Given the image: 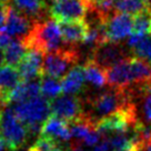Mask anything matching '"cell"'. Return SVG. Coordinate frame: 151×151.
<instances>
[{
  "label": "cell",
  "instance_id": "24",
  "mask_svg": "<svg viewBox=\"0 0 151 151\" xmlns=\"http://www.w3.org/2000/svg\"><path fill=\"white\" fill-rule=\"evenodd\" d=\"M92 151H113L109 138H104L97 146L93 147Z\"/></svg>",
  "mask_w": 151,
  "mask_h": 151
},
{
  "label": "cell",
  "instance_id": "29",
  "mask_svg": "<svg viewBox=\"0 0 151 151\" xmlns=\"http://www.w3.org/2000/svg\"><path fill=\"white\" fill-rule=\"evenodd\" d=\"M7 1H8V0H0V5H1V4H5Z\"/></svg>",
  "mask_w": 151,
  "mask_h": 151
},
{
  "label": "cell",
  "instance_id": "11",
  "mask_svg": "<svg viewBox=\"0 0 151 151\" xmlns=\"http://www.w3.org/2000/svg\"><path fill=\"white\" fill-rule=\"evenodd\" d=\"M32 26L33 24L26 14L20 12L17 8H14L12 6L9 5L4 29L11 37H17V36L26 37L32 29Z\"/></svg>",
  "mask_w": 151,
  "mask_h": 151
},
{
  "label": "cell",
  "instance_id": "3",
  "mask_svg": "<svg viewBox=\"0 0 151 151\" xmlns=\"http://www.w3.org/2000/svg\"><path fill=\"white\" fill-rule=\"evenodd\" d=\"M28 134V128L16 114L12 107L0 110V137L8 150L18 151L21 149L27 142Z\"/></svg>",
  "mask_w": 151,
  "mask_h": 151
},
{
  "label": "cell",
  "instance_id": "18",
  "mask_svg": "<svg viewBox=\"0 0 151 151\" xmlns=\"http://www.w3.org/2000/svg\"><path fill=\"white\" fill-rule=\"evenodd\" d=\"M28 49L22 41V39L12 40L9 46L4 50V61L6 62V65L16 68L22 61Z\"/></svg>",
  "mask_w": 151,
  "mask_h": 151
},
{
  "label": "cell",
  "instance_id": "5",
  "mask_svg": "<svg viewBox=\"0 0 151 151\" xmlns=\"http://www.w3.org/2000/svg\"><path fill=\"white\" fill-rule=\"evenodd\" d=\"M79 60L75 48H61L46 53L43 57V76L62 79Z\"/></svg>",
  "mask_w": 151,
  "mask_h": 151
},
{
  "label": "cell",
  "instance_id": "10",
  "mask_svg": "<svg viewBox=\"0 0 151 151\" xmlns=\"http://www.w3.org/2000/svg\"><path fill=\"white\" fill-rule=\"evenodd\" d=\"M43 57L45 55L37 50H28L22 61L18 66L19 75L22 81L35 80L43 76Z\"/></svg>",
  "mask_w": 151,
  "mask_h": 151
},
{
  "label": "cell",
  "instance_id": "13",
  "mask_svg": "<svg viewBox=\"0 0 151 151\" xmlns=\"http://www.w3.org/2000/svg\"><path fill=\"white\" fill-rule=\"evenodd\" d=\"M40 93H41V85L39 80L35 79L30 81H21L9 93L7 98V104L33 99L39 97Z\"/></svg>",
  "mask_w": 151,
  "mask_h": 151
},
{
  "label": "cell",
  "instance_id": "19",
  "mask_svg": "<svg viewBox=\"0 0 151 151\" xmlns=\"http://www.w3.org/2000/svg\"><path fill=\"white\" fill-rule=\"evenodd\" d=\"M14 4L20 12L31 19H40L47 10L43 0H14Z\"/></svg>",
  "mask_w": 151,
  "mask_h": 151
},
{
  "label": "cell",
  "instance_id": "20",
  "mask_svg": "<svg viewBox=\"0 0 151 151\" xmlns=\"http://www.w3.org/2000/svg\"><path fill=\"white\" fill-rule=\"evenodd\" d=\"M40 85H41V93L47 99H56L62 92L61 81H59L56 78L49 77V76L41 77Z\"/></svg>",
  "mask_w": 151,
  "mask_h": 151
},
{
  "label": "cell",
  "instance_id": "14",
  "mask_svg": "<svg viewBox=\"0 0 151 151\" xmlns=\"http://www.w3.org/2000/svg\"><path fill=\"white\" fill-rule=\"evenodd\" d=\"M61 29L63 41L67 45H76V43L83 42L88 32L89 26L85 20L79 21H66L59 22Z\"/></svg>",
  "mask_w": 151,
  "mask_h": 151
},
{
  "label": "cell",
  "instance_id": "1",
  "mask_svg": "<svg viewBox=\"0 0 151 151\" xmlns=\"http://www.w3.org/2000/svg\"><path fill=\"white\" fill-rule=\"evenodd\" d=\"M21 39L28 50H37L43 55L61 49L65 42L56 20L36 21L30 32Z\"/></svg>",
  "mask_w": 151,
  "mask_h": 151
},
{
  "label": "cell",
  "instance_id": "7",
  "mask_svg": "<svg viewBox=\"0 0 151 151\" xmlns=\"http://www.w3.org/2000/svg\"><path fill=\"white\" fill-rule=\"evenodd\" d=\"M51 114L68 123L81 119L86 113L81 100L75 94H65L50 101Z\"/></svg>",
  "mask_w": 151,
  "mask_h": 151
},
{
  "label": "cell",
  "instance_id": "17",
  "mask_svg": "<svg viewBox=\"0 0 151 151\" xmlns=\"http://www.w3.org/2000/svg\"><path fill=\"white\" fill-rule=\"evenodd\" d=\"M85 72L86 80L96 88H102L107 82V71L98 66L96 62L90 58L82 66Z\"/></svg>",
  "mask_w": 151,
  "mask_h": 151
},
{
  "label": "cell",
  "instance_id": "8",
  "mask_svg": "<svg viewBox=\"0 0 151 151\" xmlns=\"http://www.w3.org/2000/svg\"><path fill=\"white\" fill-rule=\"evenodd\" d=\"M127 58H129L127 49L122 45L113 41H106L96 47L91 57V59L106 71Z\"/></svg>",
  "mask_w": 151,
  "mask_h": 151
},
{
  "label": "cell",
  "instance_id": "27",
  "mask_svg": "<svg viewBox=\"0 0 151 151\" xmlns=\"http://www.w3.org/2000/svg\"><path fill=\"white\" fill-rule=\"evenodd\" d=\"M6 148V145L5 142H4V140H2V138L0 137V151H4Z\"/></svg>",
  "mask_w": 151,
  "mask_h": 151
},
{
  "label": "cell",
  "instance_id": "9",
  "mask_svg": "<svg viewBox=\"0 0 151 151\" xmlns=\"http://www.w3.org/2000/svg\"><path fill=\"white\" fill-rule=\"evenodd\" d=\"M104 27L107 40L118 42L133 32V18L130 14L114 12L106 20Z\"/></svg>",
  "mask_w": 151,
  "mask_h": 151
},
{
  "label": "cell",
  "instance_id": "2",
  "mask_svg": "<svg viewBox=\"0 0 151 151\" xmlns=\"http://www.w3.org/2000/svg\"><path fill=\"white\" fill-rule=\"evenodd\" d=\"M12 109L20 120L27 126L29 134L31 136L37 134L38 132L40 133L42 124L51 113L50 100L40 96L27 101L14 104Z\"/></svg>",
  "mask_w": 151,
  "mask_h": 151
},
{
  "label": "cell",
  "instance_id": "15",
  "mask_svg": "<svg viewBox=\"0 0 151 151\" xmlns=\"http://www.w3.org/2000/svg\"><path fill=\"white\" fill-rule=\"evenodd\" d=\"M127 46L136 58L151 65V35L132 32L128 37Z\"/></svg>",
  "mask_w": 151,
  "mask_h": 151
},
{
  "label": "cell",
  "instance_id": "30",
  "mask_svg": "<svg viewBox=\"0 0 151 151\" xmlns=\"http://www.w3.org/2000/svg\"><path fill=\"white\" fill-rule=\"evenodd\" d=\"M137 151H138V149H137Z\"/></svg>",
  "mask_w": 151,
  "mask_h": 151
},
{
  "label": "cell",
  "instance_id": "28",
  "mask_svg": "<svg viewBox=\"0 0 151 151\" xmlns=\"http://www.w3.org/2000/svg\"><path fill=\"white\" fill-rule=\"evenodd\" d=\"M2 62H4V52H1L0 49V67L2 66Z\"/></svg>",
  "mask_w": 151,
  "mask_h": 151
},
{
  "label": "cell",
  "instance_id": "25",
  "mask_svg": "<svg viewBox=\"0 0 151 151\" xmlns=\"http://www.w3.org/2000/svg\"><path fill=\"white\" fill-rule=\"evenodd\" d=\"M8 1L5 4H1L0 5V30H2L4 24H6V19H7V12H8Z\"/></svg>",
  "mask_w": 151,
  "mask_h": 151
},
{
  "label": "cell",
  "instance_id": "22",
  "mask_svg": "<svg viewBox=\"0 0 151 151\" xmlns=\"http://www.w3.org/2000/svg\"><path fill=\"white\" fill-rule=\"evenodd\" d=\"M146 1L143 0H114V9L117 12L127 14H137L147 8Z\"/></svg>",
  "mask_w": 151,
  "mask_h": 151
},
{
  "label": "cell",
  "instance_id": "6",
  "mask_svg": "<svg viewBox=\"0 0 151 151\" xmlns=\"http://www.w3.org/2000/svg\"><path fill=\"white\" fill-rule=\"evenodd\" d=\"M90 8V0H51L49 14L58 22L83 20Z\"/></svg>",
  "mask_w": 151,
  "mask_h": 151
},
{
  "label": "cell",
  "instance_id": "23",
  "mask_svg": "<svg viewBox=\"0 0 151 151\" xmlns=\"http://www.w3.org/2000/svg\"><path fill=\"white\" fill-rule=\"evenodd\" d=\"M11 38L12 37L6 31L5 29L0 30V49H4V50H5L6 48L10 45V42L12 41Z\"/></svg>",
  "mask_w": 151,
  "mask_h": 151
},
{
  "label": "cell",
  "instance_id": "21",
  "mask_svg": "<svg viewBox=\"0 0 151 151\" xmlns=\"http://www.w3.org/2000/svg\"><path fill=\"white\" fill-rule=\"evenodd\" d=\"M133 32L151 35V8L147 7L133 18Z\"/></svg>",
  "mask_w": 151,
  "mask_h": 151
},
{
  "label": "cell",
  "instance_id": "16",
  "mask_svg": "<svg viewBox=\"0 0 151 151\" xmlns=\"http://www.w3.org/2000/svg\"><path fill=\"white\" fill-rule=\"evenodd\" d=\"M85 81L86 78L82 66H75L62 78V92L76 96L83 90Z\"/></svg>",
  "mask_w": 151,
  "mask_h": 151
},
{
  "label": "cell",
  "instance_id": "26",
  "mask_svg": "<svg viewBox=\"0 0 151 151\" xmlns=\"http://www.w3.org/2000/svg\"><path fill=\"white\" fill-rule=\"evenodd\" d=\"M138 151H151V138L138 145Z\"/></svg>",
  "mask_w": 151,
  "mask_h": 151
},
{
  "label": "cell",
  "instance_id": "12",
  "mask_svg": "<svg viewBox=\"0 0 151 151\" xmlns=\"http://www.w3.org/2000/svg\"><path fill=\"white\" fill-rule=\"evenodd\" d=\"M40 136L53 139L58 143L67 142L72 139L69 123L55 116H50L47 119V121L42 124Z\"/></svg>",
  "mask_w": 151,
  "mask_h": 151
},
{
  "label": "cell",
  "instance_id": "4",
  "mask_svg": "<svg viewBox=\"0 0 151 151\" xmlns=\"http://www.w3.org/2000/svg\"><path fill=\"white\" fill-rule=\"evenodd\" d=\"M89 102L91 109L89 118L93 122H97L110 113L128 107L131 104V99L124 89L111 88L93 97L92 99H90Z\"/></svg>",
  "mask_w": 151,
  "mask_h": 151
}]
</instances>
